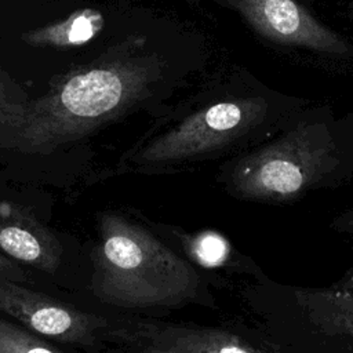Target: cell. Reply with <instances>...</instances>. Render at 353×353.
<instances>
[{
  "label": "cell",
  "mask_w": 353,
  "mask_h": 353,
  "mask_svg": "<svg viewBox=\"0 0 353 353\" xmlns=\"http://www.w3.org/2000/svg\"><path fill=\"white\" fill-rule=\"evenodd\" d=\"M255 330L287 353H353V279L306 288L256 277L247 291Z\"/></svg>",
  "instance_id": "cell-4"
},
{
  "label": "cell",
  "mask_w": 353,
  "mask_h": 353,
  "mask_svg": "<svg viewBox=\"0 0 353 353\" xmlns=\"http://www.w3.org/2000/svg\"><path fill=\"white\" fill-rule=\"evenodd\" d=\"M0 279L12 280V281H25L26 274L19 268L17 261L10 259V256L0 252Z\"/></svg>",
  "instance_id": "cell-12"
},
{
  "label": "cell",
  "mask_w": 353,
  "mask_h": 353,
  "mask_svg": "<svg viewBox=\"0 0 353 353\" xmlns=\"http://www.w3.org/2000/svg\"><path fill=\"white\" fill-rule=\"evenodd\" d=\"M263 36L284 44L342 54L345 43L294 0H225Z\"/></svg>",
  "instance_id": "cell-8"
},
{
  "label": "cell",
  "mask_w": 353,
  "mask_h": 353,
  "mask_svg": "<svg viewBox=\"0 0 353 353\" xmlns=\"http://www.w3.org/2000/svg\"><path fill=\"white\" fill-rule=\"evenodd\" d=\"M266 116L259 99L228 101L199 110L149 141L135 156L142 165L199 160L236 145Z\"/></svg>",
  "instance_id": "cell-5"
},
{
  "label": "cell",
  "mask_w": 353,
  "mask_h": 353,
  "mask_svg": "<svg viewBox=\"0 0 353 353\" xmlns=\"http://www.w3.org/2000/svg\"><path fill=\"white\" fill-rule=\"evenodd\" d=\"M0 312L10 314L34 334L65 343L91 346L108 321L81 312L17 281L0 279Z\"/></svg>",
  "instance_id": "cell-6"
},
{
  "label": "cell",
  "mask_w": 353,
  "mask_h": 353,
  "mask_svg": "<svg viewBox=\"0 0 353 353\" xmlns=\"http://www.w3.org/2000/svg\"><path fill=\"white\" fill-rule=\"evenodd\" d=\"M156 57H117L81 69L41 98L0 105V149L50 154L145 99L160 79Z\"/></svg>",
  "instance_id": "cell-1"
},
{
  "label": "cell",
  "mask_w": 353,
  "mask_h": 353,
  "mask_svg": "<svg viewBox=\"0 0 353 353\" xmlns=\"http://www.w3.org/2000/svg\"><path fill=\"white\" fill-rule=\"evenodd\" d=\"M121 339H135L152 345L188 353H287L280 346L261 335L232 332L212 327H186L175 324H135L130 330L113 332Z\"/></svg>",
  "instance_id": "cell-7"
},
{
  "label": "cell",
  "mask_w": 353,
  "mask_h": 353,
  "mask_svg": "<svg viewBox=\"0 0 353 353\" xmlns=\"http://www.w3.org/2000/svg\"><path fill=\"white\" fill-rule=\"evenodd\" d=\"M0 353H63L43 339L0 319Z\"/></svg>",
  "instance_id": "cell-11"
},
{
  "label": "cell",
  "mask_w": 353,
  "mask_h": 353,
  "mask_svg": "<svg viewBox=\"0 0 353 353\" xmlns=\"http://www.w3.org/2000/svg\"><path fill=\"white\" fill-rule=\"evenodd\" d=\"M102 17L92 11L84 10L74 12L69 18L29 32L25 40L33 46H72L90 40L102 26Z\"/></svg>",
  "instance_id": "cell-10"
},
{
  "label": "cell",
  "mask_w": 353,
  "mask_h": 353,
  "mask_svg": "<svg viewBox=\"0 0 353 353\" xmlns=\"http://www.w3.org/2000/svg\"><path fill=\"white\" fill-rule=\"evenodd\" d=\"M331 229L345 233L347 236H353V210H349L346 212L339 214L330 225Z\"/></svg>",
  "instance_id": "cell-13"
},
{
  "label": "cell",
  "mask_w": 353,
  "mask_h": 353,
  "mask_svg": "<svg viewBox=\"0 0 353 353\" xmlns=\"http://www.w3.org/2000/svg\"><path fill=\"white\" fill-rule=\"evenodd\" d=\"M143 349L139 350V353H188L182 350L168 349V347H160V346H152V345H142Z\"/></svg>",
  "instance_id": "cell-14"
},
{
  "label": "cell",
  "mask_w": 353,
  "mask_h": 353,
  "mask_svg": "<svg viewBox=\"0 0 353 353\" xmlns=\"http://www.w3.org/2000/svg\"><path fill=\"white\" fill-rule=\"evenodd\" d=\"M353 179V150L325 125H302L230 161L221 176L236 199L268 205L291 204Z\"/></svg>",
  "instance_id": "cell-3"
},
{
  "label": "cell",
  "mask_w": 353,
  "mask_h": 353,
  "mask_svg": "<svg viewBox=\"0 0 353 353\" xmlns=\"http://www.w3.org/2000/svg\"><path fill=\"white\" fill-rule=\"evenodd\" d=\"M92 254L91 292L124 309L174 307L196 299L203 280L192 263L138 223L105 212Z\"/></svg>",
  "instance_id": "cell-2"
},
{
  "label": "cell",
  "mask_w": 353,
  "mask_h": 353,
  "mask_svg": "<svg viewBox=\"0 0 353 353\" xmlns=\"http://www.w3.org/2000/svg\"><path fill=\"white\" fill-rule=\"evenodd\" d=\"M0 251L47 273H54L62 259V244L54 232L23 208L8 204L0 205Z\"/></svg>",
  "instance_id": "cell-9"
}]
</instances>
